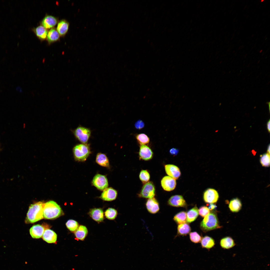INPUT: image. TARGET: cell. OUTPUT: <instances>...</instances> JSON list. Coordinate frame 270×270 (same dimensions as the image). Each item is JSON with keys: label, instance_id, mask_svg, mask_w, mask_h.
I'll return each mask as SVG.
<instances>
[{"label": "cell", "instance_id": "27", "mask_svg": "<svg viewBox=\"0 0 270 270\" xmlns=\"http://www.w3.org/2000/svg\"><path fill=\"white\" fill-rule=\"evenodd\" d=\"M178 234L180 236H186L190 232L191 228L188 224L185 223L179 224L178 226Z\"/></svg>", "mask_w": 270, "mask_h": 270}, {"label": "cell", "instance_id": "23", "mask_svg": "<svg viewBox=\"0 0 270 270\" xmlns=\"http://www.w3.org/2000/svg\"><path fill=\"white\" fill-rule=\"evenodd\" d=\"M69 26L68 22L65 20H62L58 23L57 30L61 36L64 35L67 32Z\"/></svg>", "mask_w": 270, "mask_h": 270}, {"label": "cell", "instance_id": "5", "mask_svg": "<svg viewBox=\"0 0 270 270\" xmlns=\"http://www.w3.org/2000/svg\"><path fill=\"white\" fill-rule=\"evenodd\" d=\"M88 128L81 126L78 127L73 131L74 134L79 141L84 144H87L91 134Z\"/></svg>", "mask_w": 270, "mask_h": 270}, {"label": "cell", "instance_id": "41", "mask_svg": "<svg viewBox=\"0 0 270 270\" xmlns=\"http://www.w3.org/2000/svg\"><path fill=\"white\" fill-rule=\"evenodd\" d=\"M267 152H268V153L269 154H270V144L268 145V149H267Z\"/></svg>", "mask_w": 270, "mask_h": 270}, {"label": "cell", "instance_id": "25", "mask_svg": "<svg viewBox=\"0 0 270 270\" xmlns=\"http://www.w3.org/2000/svg\"><path fill=\"white\" fill-rule=\"evenodd\" d=\"M201 242L203 248L208 249L212 248L215 244L214 240L212 238L207 236L202 238Z\"/></svg>", "mask_w": 270, "mask_h": 270}, {"label": "cell", "instance_id": "6", "mask_svg": "<svg viewBox=\"0 0 270 270\" xmlns=\"http://www.w3.org/2000/svg\"><path fill=\"white\" fill-rule=\"evenodd\" d=\"M155 189L153 183L148 182L143 185L140 193L138 194L139 197L150 198L155 195Z\"/></svg>", "mask_w": 270, "mask_h": 270}, {"label": "cell", "instance_id": "4", "mask_svg": "<svg viewBox=\"0 0 270 270\" xmlns=\"http://www.w3.org/2000/svg\"><path fill=\"white\" fill-rule=\"evenodd\" d=\"M73 152L76 160L84 161L91 153L89 144H77L73 148Z\"/></svg>", "mask_w": 270, "mask_h": 270}, {"label": "cell", "instance_id": "38", "mask_svg": "<svg viewBox=\"0 0 270 270\" xmlns=\"http://www.w3.org/2000/svg\"><path fill=\"white\" fill-rule=\"evenodd\" d=\"M178 152V150L177 149L175 148H171L170 150V154L172 155H176Z\"/></svg>", "mask_w": 270, "mask_h": 270}, {"label": "cell", "instance_id": "33", "mask_svg": "<svg viewBox=\"0 0 270 270\" xmlns=\"http://www.w3.org/2000/svg\"><path fill=\"white\" fill-rule=\"evenodd\" d=\"M270 154L266 153L260 156V162L263 166L268 167L270 165Z\"/></svg>", "mask_w": 270, "mask_h": 270}, {"label": "cell", "instance_id": "14", "mask_svg": "<svg viewBox=\"0 0 270 270\" xmlns=\"http://www.w3.org/2000/svg\"><path fill=\"white\" fill-rule=\"evenodd\" d=\"M146 205L147 210L151 214H156L160 210L159 203L154 197L148 198L146 202Z\"/></svg>", "mask_w": 270, "mask_h": 270}, {"label": "cell", "instance_id": "8", "mask_svg": "<svg viewBox=\"0 0 270 270\" xmlns=\"http://www.w3.org/2000/svg\"><path fill=\"white\" fill-rule=\"evenodd\" d=\"M219 198L218 192L215 189L209 188L204 192L203 199L204 202L210 204H213L217 202Z\"/></svg>", "mask_w": 270, "mask_h": 270}, {"label": "cell", "instance_id": "29", "mask_svg": "<svg viewBox=\"0 0 270 270\" xmlns=\"http://www.w3.org/2000/svg\"><path fill=\"white\" fill-rule=\"evenodd\" d=\"M34 32L37 36L42 40L45 39L47 36L48 31L42 26H38L35 29Z\"/></svg>", "mask_w": 270, "mask_h": 270}, {"label": "cell", "instance_id": "22", "mask_svg": "<svg viewBox=\"0 0 270 270\" xmlns=\"http://www.w3.org/2000/svg\"><path fill=\"white\" fill-rule=\"evenodd\" d=\"M96 162L101 166L106 167L109 166L108 160L106 156L104 154L98 153L96 156Z\"/></svg>", "mask_w": 270, "mask_h": 270}, {"label": "cell", "instance_id": "1", "mask_svg": "<svg viewBox=\"0 0 270 270\" xmlns=\"http://www.w3.org/2000/svg\"><path fill=\"white\" fill-rule=\"evenodd\" d=\"M44 204V203L41 202L31 204L27 213L25 223H32L42 219Z\"/></svg>", "mask_w": 270, "mask_h": 270}, {"label": "cell", "instance_id": "36", "mask_svg": "<svg viewBox=\"0 0 270 270\" xmlns=\"http://www.w3.org/2000/svg\"><path fill=\"white\" fill-rule=\"evenodd\" d=\"M210 210L206 206H201L198 210V213L202 217L204 218L210 212Z\"/></svg>", "mask_w": 270, "mask_h": 270}, {"label": "cell", "instance_id": "21", "mask_svg": "<svg viewBox=\"0 0 270 270\" xmlns=\"http://www.w3.org/2000/svg\"><path fill=\"white\" fill-rule=\"evenodd\" d=\"M198 209L196 205L186 213L187 222L190 223L194 221L198 215Z\"/></svg>", "mask_w": 270, "mask_h": 270}, {"label": "cell", "instance_id": "37", "mask_svg": "<svg viewBox=\"0 0 270 270\" xmlns=\"http://www.w3.org/2000/svg\"><path fill=\"white\" fill-rule=\"evenodd\" d=\"M135 126L137 129H140L143 128L144 126V124L143 122L141 120H138L135 124Z\"/></svg>", "mask_w": 270, "mask_h": 270}, {"label": "cell", "instance_id": "32", "mask_svg": "<svg viewBox=\"0 0 270 270\" xmlns=\"http://www.w3.org/2000/svg\"><path fill=\"white\" fill-rule=\"evenodd\" d=\"M66 225L68 228L72 232H75L79 226L77 222L73 220H68L66 223Z\"/></svg>", "mask_w": 270, "mask_h": 270}, {"label": "cell", "instance_id": "7", "mask_svg": "<svg viewBox=\"0 0 270 270\" xmlns=\"http://www.w3.org/2000/svg\"><path fill=\"white\" fill-rule=\"evenodd\" d=\"M92 185L98 189L103 190L108 186V180L104 175L98 174L94 177L92 182Z\"/></svg>", "mask_w": 270, "mask_h": 270}, {"label": "cell", "instance_id": "11", "mask_svg": "<svg viewBox=\"0 0 270 270\" xmlns=\"http://www.w3.org/2000/svg\"><path fill=\"white\" fill-rule=\"evenodd\" d=\"M103 191L100 197L102 200L106 201H111L116 199L117 196V192L112 188H107Z\"/></svg>", "mask_w": 270, "mask_h": 270}, {"label": "cell", "instance_id": "24", "mask_svg": "<svg viewBox=\"0 0 270 270\" xmlns=\"http://www.w3.org/2000/svg\"><path fill=\"white\" fill-rule=\"evenodd\" d=\"M220 244L222 248L228 249L233 247L235 244L233 240L231 238L227 236L223 238L221 240Z\"/></svg>", "mask_w": 270, "mask_h": 270}, {"label": "cell", "instance_id": "19", "mask_svg": "<svg viewBox=\"0 0 270 270\" xmlns=\"http://www.w3.org/2000/svg\"><path fill=\"white\" fill-rule=\"evenodd\" d=\"M242 207L241 202L240 200L237 198H233L231 200L228 205V207L230 210L234 212H238L241 210Z\"/></svg>", "mask_w": 270, "mask_h": 270}, {"label": "cell", "instance_id": "12", "mask_svg": "<svg viewBox=\"0 0 270 270\" xmlns=\"http://www.w3.org/2000/svg\"><path fill=\"white\" fill-rule=\"evenodd\" d=\"M153 152L150 148L145 145H140L139 152L140 159L145 160H151L153 156Z\"/></svg>", "mask_w": 270, "mask_h": 270}, {"label": "cell", "instance_id": "39", "mask_svg": "<svg viewBox=\"0 0 270 270\" xmlns=\"http://www.w3.org/2000/svg\"><path fill=\"white\" fill-rule=\"evenodd\" d=\"M216 206L213 204H210L208 208L210 210H212L216 208Z\"/></svg>", "mask_w": 270, "mask_h": 270}, {"label": "cell", "instance_id": "42", "mask_svg": "<svg viewBox=\"0 0 270 270\" xmlns=\"http://www.w3.org/2000/svg\"></svg>", "mask_w": 270, "mask_h": 270}, {"label": "cell", "instance_id": "28", "mask_svg": "<svg viewBox=\"0 0 270 270\" xmlns=\"http://www.w3.org/2000/svg\"><path fill=\"white\" fill-rule=\"evenodd\" d=\"M59 34L55 28L51 29L48 32L47 36V40L50 43L56 41L59 38Z\"/></svg>", "mask_w": 270, "mask_h": 270}, {"label": "cell", "instance_id": "34", "mask_svg": "<svg viewBox=\"0 0 270 270\" xmlns=\"http://www.w3.org/2000/svg\"><path fill=\"white\" fill-rule=\"evenodd\" d=\"M139 178L142 182L144 183H146L149 180L150 178V174L146 170H142L140 172Z\"/></svg>", "mask_w": 270, "mask_h": 270}, {"label": "cell", "instance_id": "26", "mask_svg": "<svg viewBox=\"0 0 270 270\" xmlns=\"http://www.w3.org/2000/svg\"><path fill=\"white\" fill-rule=\"evenodd\" d=\"M173 219L178 224L186 223L187 222L186 213L184 211L180 212L174 216Z\"/></svg>", "mask_w": 270, "mask_h": 270}, {"label": "cell", "instance_id": "3", "mask_svg": "<svg viewBox=\"0 0 270 270\" xmlns=\"http://www.w3.org/2000/svg\"><path fill=\"white\" fill-rule=\"evenodd\" d=\"M216 214L214 212H210L204 217L200 223V227L204 232L220 228Z\"/></svg>", "mask_w": 270, "mask_h": 270}, {"label": "cell", "instance_id": "30", "mask_svg": "<svg viewBox=\"0 0 270 270\" xmlns=\"http://www.w3.org/2000/svg\"><path fill=\"white\" fill-rule=\"evenodd\" d=\"M105 215L108 219L113 220L116 217L118 212L115 209L112 208H109L107 209L104 212Z\"/></svg>", "mask_w": 270, "mask_h": 270}, {"label": "cell", "instance_id": "16", "mask_svg": "<svg viewBox=\"0 0 270 270\" xmlns=\"http://www.w3.org/2000/svg\"><path fill=\"white\" fill-rule=\"evenodd\" d=\"M88 214L96 221L100 222L103 221L104 216L103 211L100 208H94L90 209Z\"/></svg>", "mask_w": 270, "mask_h": 270}, {"label": "cell", "instance_id": "2", "mask_svg": "<svg viewBox=\"0 0 270 270\" xmlns=\"http://www.w3.org/2000/svg\"><path fill=\"white\" fill-rule=\"evenodd\" d=\"M63 214V212L60 206L54 201L50 200L44 203L43 208L44 218L54 219Z\"/></svg>", "mask_w": 270, "mask_h": 270}, {"label": "cell", "instance_id": "9", "mask_svg": "<svg viewBox=\"0 0 270 270\" xmlns=\"http://www.w3.org/2000/svg\"><path fill=\"white\" fill-rule=\"evenodd\" d=\"M161 184L164 190L168 191L173 190L176 185V179L169 176L164 177L161 180Z\"/></svg>", "mask_w": 270, "mask_h": 270}, {"label": "cell", "instance_id": "31", "mask_svg": "<svg viewBox=\"0 0 270 270\" xmlns=\"http://www.w3.org/2000/svg\"><path fill=\"white\" fill-rule=\"evenodd\" d=\"M136 138L139 143L141 145H145L150 142V139L148 136L144 134H140L137 135Z\"/></svg>", "mask_w": 270, "mask_h": 270}, {"label": "cell", "instance_id": "20", "mask_svg": "<svg viewBox=\"0 0 270 270\" xmlns=\"http://www.w3.org/2000/svg\"><path fill=\"white\" fill-rule=\"evenodd\" d=\"M88 230L85 226H80L74 232V234L76 238L81 240H84L88 234Z\"/></svg>", "mask_w": 270, "mask_h": 270}, {"label": "cell", "instance_id": "17", "mask_svg": "<svg viewBox=\"0 0 270 270\" xmlns=\"http://www.w3.org/2000/svg\"><path fill=\"white\" fill-rule=\"evenodd\" d=\"M43 239L48 243H54L56 242L57 235L52 230L46 229L44 231L42 236Z\"/></svg>", "mask_w": 270, "mask_h": 270}, {"label": "cell", "instance_id": "18", "mask_svg": "<svg viewBox=\"0 0 270 270\" xmlns=\"http://www.w3.org/2000/svg\"><path fill=\"white\" fill-rule=\"evenodd\" d=\"M42 26L46 28H50L55 26L57 20L54 17L51 16H46L42 21Z\"/></svg>", "mask_w": 270, "mask_h": 270}, {"label": "cell", "instance_id": "10", "mask_svg": "<svg viewBox=\"0 0 270 270\" xmlns=\"http://www.w3.org/2000/svg\"><path fill=\"white\" fill-rule=\"evenodd\" d=\"M168 203L170 206L175 207H186V202L181 195H176L171 196L169 199Z\"/></svg>", "mask_w": 270, "mask_h": 270}, {"label": "cell", "instance_id": "35", "mask_svg": "<svg viewBox=\"0 0 270 270\" xmlns=\"http://www.w3.org/2000/svg\"><path fill=\"white\" fill-rule=\"evenodd\" d=\"M190 237L191 241L196 243L201 242L202 239V237L196 232H190Z\"/></svg>", "mask_w": 270, "mask_h": 270}, {"label": "cell", "instance_id": "13", "mask_svg": "<svg viewBox=\"0 0 270 270\" xmlns=\"http://www.w3.org/2000/svg\"><path fill=\"white\" fill-rule=\"evenodd\" d=\"M46 229L42 225L37 224L33 226L30 230V234L34 238H39L42 236L45 230Z\"/></svg>", "mask_w": 270, "mask_h": 270}, {"label": "cell", "instance_id": "40", "mask_svg": "<svg viewBox=\"0 0 270 270\" xmlns=\"http://www.w3.org/2000/svg\"><path fill=\"white\" fill-rule=\"evenodd\" d=\"M270 120H269L268 121L267 124V128L269 132H270Z\"/></svg>", "mask_w": 270, "mask_h": 270}, {"label": "cell", "instance_id": "15", "mask_svg": "<svg viewBox=\"0 0 270 270\" xmlns=\"http://www.w3.org/2000/svg\"><path fill=\"white\" fill-rule=\"evenodd\" d=\"M165 169L166 174L175 179H178L180 176L181 173L180 169L177 166L172 164L165 166Z\"/></svg>", "mask_w": 270, "mask_h": 270}]
</instances>
